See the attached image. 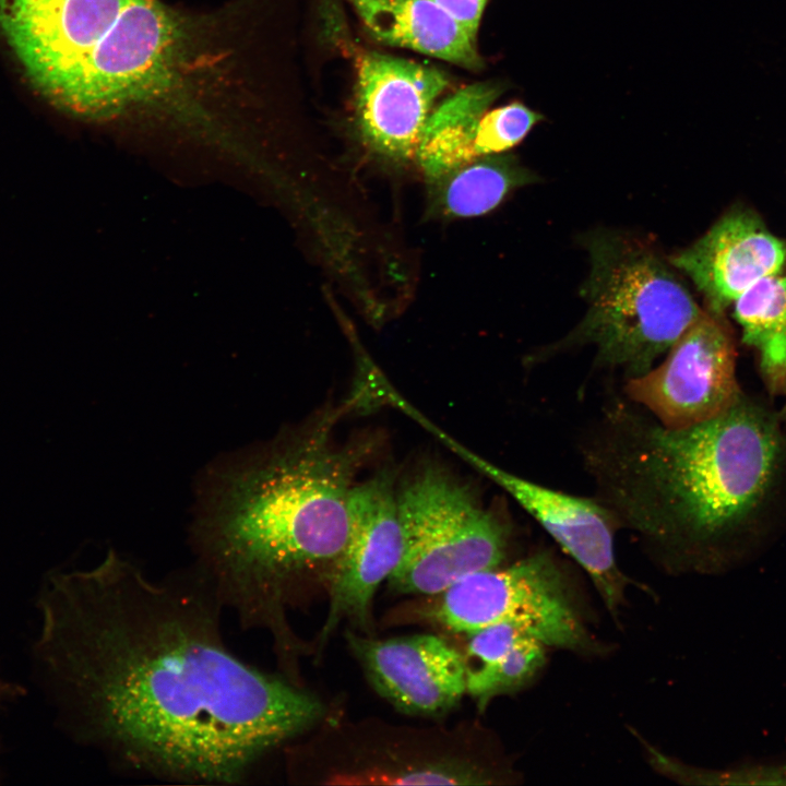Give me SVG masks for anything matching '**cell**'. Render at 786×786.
<instances>
[{
    "label": "cell",
    "instance_id": "obj_17",
    "mask_svg": "<svg viewBox=\"0 0 786 786\" xmlns=\"http://www.w3.org/2000/svg\"><path fill=\"white\" fill-rule=\"evenodd\" d=\"M742 342L759 355L760 371L773 394L786 392V274L764 277L734 302Z\"/></svg>",
    "mask_w": 786,
    "mask_h": 786
},
{
    "label": "cell",
    "instance_id": "obj_7",
    "mask_svg": "<svg viewBox=\"0 0 786 786\" xmlns=\"http://www.w3.org/2000/svg\"><path fill=\"white\" fill-rule=\"evenodd\" d=\"M434 596L426 615L452 632L467 635L511 620L545 646L574 652L593 646L568 579L547 550H537L507 568L467 574Z\"/></svg>",
    "mask_w": 786,
    "mask_h": 786
},
{
    "label": "cell",
    "instance_id": "obj_15",
    "mask_svg": "<svg viewBox=\"0 0 786 786\" xmlns=\"http://www.w3.org/2000/svg\"><path fill=\"white\" fill-rule=\"evenodd\" d=\"M500 93L497 83H474L430 112L415 153L428 184L476 158L473 141L478 122Z\"/></svg>",
    "mask_w": 786,
    "mask_h": 786
},
{
    "label": "cell",
    "instance_id": "obj_8",
    "mask_svg": "<svg viewBox=\"0 0 786 786\" xmlns=\"http://www.w3.org/2000/svg\"><path fill=\"white\" fill-rule=\"evenodd\" d=\"M735 359L720 314L703 311L659 366L626 380L623 393L665 427L693 426L722 414L741 396Z\"/></svg>",
    "mask_w": 786,
    "mask_h": 786
},
{
    "label": "cell",
    "instance_id": "obj_3",
    "mask_svg": "<svg viewBox=\"0 0 786 786\" xmlns=\"http://www.w3.org/2000/svg\"><path fill=\"white\" fill-rule=\"evenodd\" d=\"M333 418L221 480L195 533L199 572L243 629L293 648L284 605L309 572L332 564L348 532L347 503L369 443L337 445Z\"/></svg>",
    "mask_w": 786,
    "mask_h": 786
},
{
    "label": "cell",
    "instance_id": "obj_6",
    "mask_svg": "<svg viewBox=\"0 0 786 786\" xmlns=\"http://www.w3.org/2000/svg\"><path fill=\"white\" fill-rule=\"evenodd\" d=\"M405 552L389 585L434 596L463 576L505 559L510 523L480 504L471 488L437 464H427L396 488Z\"/></svg>",
    "mask_w": 786,
    "mask_h": 786
},
{
    "label": "cell",
    "instance_id": "obj_10",
    "mask_svg": "<svg viewBox=\"0 0 786 786\" xmlns=\"http://www.w3.org/2000/svg\"><path fill=\"white\" fill-rule=\"evenodd\" d=\"M345 546L331 564L330 608L321 642L344 618L366 627L377 588L398 567L405 552L397 495L391 473L380 472L352 487Z\"/></svg>",
    "mask_w": 786,
    "mask_h": 786
},
{
    "label": "cell",
    "instance_id": "obj_22",
    "mask_svg": "<svg viewBox=\"0 0 786 786\" xmlns=\"http://www.w3.org/2000/svg\"><path fill=\"white\" fill-rule=\"evenodd\" d=\"M781 417H782L783 419H786V403H785V405L783 406V408H782V410H781Z\"/></svg>",
    "mask_w": 786,
    "mask_h": 786
},
{
    "label": "cell",
    "instance_id": "obj_11",
    "mask_svg": "<svg viewBox=\"0 0 786 786\" xmlns=\"http://www.w3.org/2000/svg\"><path fill=\"white\" fill-rule=\"evenodd\" d=\"M448 75L412 60L371 51L358 64L356 121L364 143L378 156L404 163L415 157Z\"/></svg>",
    "mask_w": 786,
    "mask_h": 786
},
{
    "label": "cell",
    "instance_id": "obj_14",
    "mask_svg": "<svg viewBox=\"0 0 786 786\" xmlns=\"http://www.w3.org/2000/svg\"><path fill=\"white\" fill-rule=\"evenodd\" d=\"M379 41L478 70L477 40L434 0H347Z\"/></svg>",
    "mask_w": 786,
    "mask_h": 786
},
{
    "label": "cell",
    "instance_id": "obj_4",
    "mask_svg": "<svg viewBox=\"0 0 786 786\" xmlns=\"http://www.w3.org/2000/svg\"><path fill=\"white\" fill-rule=\"evenodd\" d=\"M0 31L33 85L71 115L184 114L228 96L210 32L159 0H0Z\"/></svg>",
    "mask_w": 786,
    "mask_h": 786
},
{
    "label": "cell",
    "instance_id": "obj_9",
    "mask_svg": "<svg viewBox=\"0 0 786 786\" xmlns=\"http://www.w3.org/2000/svg\"><path fill=\"white\" fill-rule=\"evenodd\" d=\"M432 432L478 472L501 487L588 574L604 604L617 617L630 580L615 557L619 528L595 498H583L531 481L485 460L434 427Z\"/></svg>",
    "mask_w": 786,
    "mask_h": 786
},
{
    "label": "cell",
    "instance_id": "obj_21",
    "mask_svg": "<svg viewBox=\"0 0 786 786\" xmlns=\"http://www.w3.org/2000/svg\"><path fill=\"white\" fill-rule=\"evenodd\" d=\"M452 14L475 38L487 0H434Z\"/></svg>",
    "mask_w": 786,
    "mask_h": 786
},
{
    "label": "cell",
    "instance_id": "obj_2",
    "mask_svg": "<svg viewBox=\"0 0 786 786\" xmlns=\"http://www.w3.org/2000/svg\"><path fill=\"white\" fill-rule=\"evenodd\" d=\"M579 453L619 528L671 563L712 560L760 507L774 481L776 421L742 395L703 422L663 426L629 398L612 396L579 440Z\"/></svg>",
    "mask_w": 786,
    "mask_h": 786
},
{
    "label": "cell",
    "instance_id": "obj_13",
    "mask_svg": "<svg viewBox=\"0 0 786 786\" xmlns=\"http://www.w3.org/2000/svg\"><path fill=\"white\" fill-rule=\"evenodd\" d=\"M669 262L690 277L708 311L722 314L757 282L782 273L786 243L753 211L735 209Z\"/></svg>",
    "mask_w": 786,
    "mask_h": 786
},
{
    "label": "cell",
    "instance_id": "obj_12",
    "mask_svg": "<svg viewBox=\"0 0 786 786\" xmlns=\"http://www.w3.org/2000/svg\"><path fill=\"white\" fill-rule=\"evenodd\" d=\"M347 640L374 690L402 713L439 716L467 693L464 655L437 635L376 640L347 633Z\"/></svg>",
    "mask_w": 786,
    "mask_h": 786
},
{
    "label": "cell",
    "instance_id": "obj_1",
    "mask_svg": "<svg viewBox=\"0 0 786 786\" xmlns=\"http://www.w3.org/2000/svg\"><path fill=\"white\" fill-rule=\"evenodd\" d=\"M39 610L38 653L76 736L122 769L238 784L323 715L314 695L229 650L196 568L155 580L110 550L50 576Z\"/></svg>",
    "mask_w": 786,
    "mask_h": 786
},
{
    "label": "cell",
    "instance_id": "obj_19",
    "mask_svg": "<svg viewBox=\"0 0 786 786\" xmlns=\"http://www.w3.org/2000/svg\"><path fill=\"white\" fill-rule=\"evenodd\" d=\"M541 119V115L521 103L488 110L479 120L475 132V157L500 154L511 148Z\"/></svg>",
    "mask_w": 786,
    "mask_h": 786
},
{
    "label": "cell",
    "instance_id": "obj_20",
    "mask_svg": "<svg viewBox=\"0 0 786 786\" xmlns=\"http://www.w3.org/2000/svg\"><path fill=\"white\" fill-rule=\"evenodd\" d=\"M526 634L522 626L502 620L483 627L469 634L465 663L467 686L486 676Z\"/></svg>",
    "mask_w": 786,
    "mask_h": 786
},
{
    "label": "cell",
    "instance_id": "obj_18",
    "mask_svg": "<svg viewBox=\"0 0 786 786\" xmlns=\"http://www.w3.org/2000/svg\"><path fill=\"white\" fill-rule=\"evenodd\" d=\"M546 662L545 645L524 635L486 676L467 686V693L485 708L497 695L508 694L529 683Z\"/></svg>",
    "mask_w": 786,
    "mask_h": 786
},
{
    "label": "cell",
    "instance_id": "obj_16",
    "mask_svg": "<svg viewBox=\"0 0 786 786\" xmlns=\"http://www.w3.org/2000/svg\"><path fill=\"white\" fill-rule=\"evenodd\" d=\"M534 179L533 172L514 155L480 156L429 183L427 212L444 219L480 216Z\"/></svg>",
    "mask_w": 786,
    "mask_h": 786
},
{
    "label": "cell",
    "instance_id": "obj_5",
    "mask_svg": "<svg viewBox=\"0 0 786 786\" xmlns=\"http://www.w3.org/2000/svg\"><path fill=\"white\" fill-rule=\"evenodd\" d=\"M584 319L550 352L594 345L595 366L643 376L701 317L670 262L643 240L612 231L588 238Z\"/></svg>",
    "mask_w": 786,
    "mask_h": 786
}]
</instances>
